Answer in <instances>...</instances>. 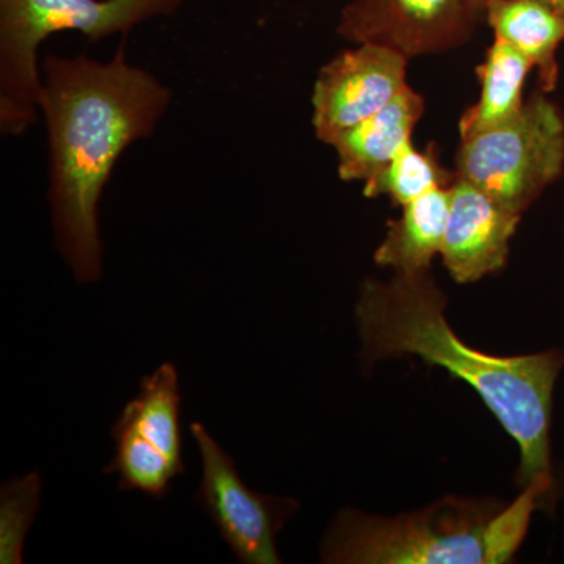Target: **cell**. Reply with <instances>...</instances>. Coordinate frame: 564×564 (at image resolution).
<instances>
[{
	"mask_svg": "<svg viewBox=\"0 0 564 564\" xmlns=\"http://www.w3.org/2000/svg\"><path fill=\"white\" fill-rule=\"evenodd\" d=\"M172 91L126 58L47 55L41 68L40 110L50 140V193L55 247L79 284L102 274L99 202L122 152L148 139Z\"/></svg>",
	"mask_w": 564,
	"mask_h": 564,
	"instance_id": "6da1fadb",
	"label": "cell"
},
{
	"mask_svg": "<svg viewBox=\"0 0 564 564\" xmlns=\"http://www.w3.org/2000/svg\"><path fill=\"white\" fill-rule=\"evenodd\" d=\"M447 296L432 272L367 278L355 321L361 359L419 358L469 384L519 448L518 485L556 484L552 467V411L564 350L497 356L464 343L448 322Z\"/></svg>",
	"mask_w": 564,
	"mask_h": 564,
	"instance_id": "7a4b0ae2",
	"label": "cell"
},
{
	"mask_svg": "<svg viewBox=\"0 0 564 564\" xmlns=\"http://www.w3.org/2000/svg\"><path fill=\"white\" fill-rule=\"evenodd\" d=\"M556 485L522 488L510 505L447 496L397 516L344 508L326 530L321 562L334 564H502L524 543L534 511Z\"/></svg>",
	"mask_w": 564,
	"mask_h": 564,
	"instance_id": "3957f363",
	"label": "cell"
},
{
	"mask_svg": "<svg viewBox=\"0 0 564 564\" xmlns=\"http://www.w3.org/2000/svg\"><path fill=\"white\" fill-rule=\"evenodd\" d=\"M182 0H0V129L22 135L40 110L39 47L58 32L91 41L172 14Z\"/></svg>",
	"mask_w": 564,
	"mask_h": 564,
	"instance_id": "277c9868",
	"label": "cell"
},
{
	"mask_svg": "<svg viewBox=\"0 0 564 564\" xmlns=\"http://www.w3.org/2000/svg\"><path fill=\"white\" fill-rule=\"evenodd\" d=\"M564 173V115L547 93L525 101L510 121L459 140L458 180L524 215Z\"/></svg>",
	"mask_w": 564,
	"mask_h": 564,
	"instance_id": "5b68a950",
	"label": "cell"
},
{
	"mask_svg": "<svg viewBox=\"0 0 564 564\" xmlns=\"http://www.w3.org/2000/svg\"><path fill=\"white\" fill-rule=\"evenodd\" d=\"M180 373L163 362L141 378L140 389L111 426L115 455L104 473L117 475L118 488L165 499L185 473L182 455Z\"/></svg>",
	"mask_w": 564,
	"mask_h": 564,
	"instance_id": "8992f818",
	"label": "cell"
},
{
	"mask_svg": "<svg viewBox=\"0 0 564 564\" xmlns=\"http://www.w3.org/2000/svg\"><path fill=\"white\" fill-rule=\"evenodd\" d=\"M191 433L203 464L195 502L209 516L237 562L282 563L276 536L299 511V502L291 497L252 491L240 477L232 456L212 437L203 423H192Z\"/></svg>",
	"mask_w": 564,
	"mask_h": 564,
	"instance_id": "52a82bcc",
	"label": "cell"
},
{
	"mask_svg": "<svg viewBox=\"0 0 564 564\" xmlns=\"http://www.w3.org/2000/svg\"><path fill=\"white\" fill-rule=\"evenodd\" d=\"M484 9L477 0H351L337 33L355 44H378L406 58L441 54L473 39Z\"/></svg>",
	"mask_w": 564,
	"mask_h": 564,
	"instance_id": "ba28073f",
	"label": "cell"
},
{
	"mask_svg": "<svg viewBox=\"0 0 564 564\" xmlns=\"http://www.w3.org/2000/svg\"><path fill=\"white\" fill-rule=\"evenodd\" d=\"M410 58L378 44L340 52L318 70L313 93L315 135L329 144L339 133L384 109L408 87Z\"/></svg>",
	"mask_w": 564,
	"mask_h": 564,
	"instance_id": "9c48e42d",
	"label": "cell"
},
{
	"mask_svg": "<svg viewBox=\"0 0 564 564\" xmlns=\"http://www.w3.org/2000/svg\"><path fill=\"white\" fill-rule=\"evenodd\" d=\"M522 215L507 209L469 182L451 185V214L441 258L452 280L473 284L500 272Z\"/></svg>",
	"mask_w": 564,
	"mask_h": 564,
	"instance_id": "30bf717a",
	"label": "cell"
},
{
	"mask_svg": "<svg viewBox=\"0 0 564 564\" xmlns=\"http://www.w3.org/2000/svg\"><path fill=\"white\" fill-rule=\"evenodd\" d=\"M425 113V99L408 85L384 109L352 126L329 143L339 159V176L345 182L372 180L383 172Z\"/></svg>",
	"mask_w": 564,
	"mask_h": 564,
	"instance_id": "8fae6325",
	"label": "cell"
},
{
	"mask_svg": "<svg viewBox=\"0 0 564 564\" xmlns=\"http://www.w3.org/2000/svg\"><path fill=\"white\" fill-rule=\"evenodd\" d=\"M484 20L494 39L521 52L536 69L540 90L555 91L560 82L558 50L564 41V14L543 0H485Z\"/></svg>",
	"mask_w": 564,
	"mask_h": 564,
	"instance_id": "7c38bea8",
	"label": "cell"
},
{
	"mask_svg": "<svg viewBox=\"0 0 564 564\" xmlns=\"http://www.w3.org/2000/svg\"><path fill=\"white\" fill-rule=\"evenodd\" d=\"M448 214L451 187L433 188L404 204L402 215L388 221L383 240L375 250V263L395 273L432 269L433 259L443 250Z\"/></svg>",
	"mask_w": 564,
	"mask_h": 564,
	"instance_id": "4fadbf2b",
	"label": "cell"
},
{
	"mask_svg": "<svg viewBox=\"0 0 564 564\" xmlns=\"http://www.w3.org/2000/svg\"><path fill=\"white\" fill-rule=\"evenodd\" d=\"M532 63L521 52L494 39L485 61L477 66L480 96L458 122L459 140L488 131L514 118L524 107V87Z\"/></svg>",
	"mask_w": 564,
	"mask_h": 564,
	"instance_id": "5bb4252c",
	"label": "cell"
},
{
	"mask_svg": "<svg viewBox=\"0 0 564 564\" xmlns=\"http://www.w3.org/2000/svg\"><path fill=\"white\" fill-rule=\"evenodd\" d=\"M455 180V172H448L441 163L436 144L421 151L411 141L383 172L364 184L362 192L367 198L389 196L395 206L403 207L433 188L451 187Z\"/></svg>",
	"mask_w": 564,
	"mask_h": 564,
	"instance_id": "9a60e30c",
	"label": "cell"
},
{
	"mask_svg": "<svg viewBox=\"0 0 564 564\" xmlns=\"http://www.w3.org/2000/svg\"><path fill=\"white\" fill-rule=\"evenodd\" d=\"M43 480L36 470L0 489V563L21 564L25 536L40 508Z\"/></svg>",
	"mask_w": 564,
	"mask_h": 564,
	"instance_id": "2e32d148",
	"label": "cell"
},
{
	"mask_svg": "<svg viewBox=\"0 0 564 564\" xmlns=\"http://www.w3.org/2000/svg\"><path fill=\"white\" fill-rule=\"evenodd\" d=\"M480 3L481 9H484L485 0H477ZM543 2L549 3V6L554 7L555 10H558L560 13L564 14V0H543Z\"/></svg>",
	"mask_w": 564,
	"mask_h": 564,
	"instance_id": "e0dca14e",
	"label": "cell"
},
{
	"mask_svg": "<svg viewBox=\"0 0 564 564\" xmlns=\"http://www.w3.org/2000/svg\"><path fill=\"white\" fill-rule=\"evenodd\" d=\"M556 477V492L562 494L564 499V470L560 473L558 475H555Z\"/></svg>",
	"mask_w": 564,
	"mask_h": 564,
	"instance_id": "ac0fdd59",
	"label": "cell"
}]
</instances>
